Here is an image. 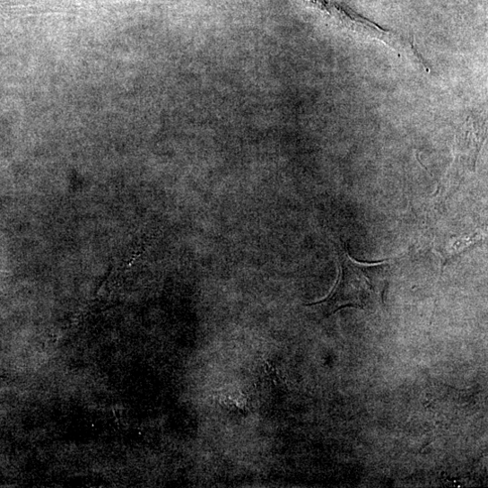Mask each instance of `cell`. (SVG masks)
<instances>
[{"instance_id": "cell-1", "label": "cell", "mask_w": 488, "mask_h": 488, "mask_svg": "<svg viewBox=\"0 0 488 488\" xmlns=\"http://www.w3.org/2000/svg\"><path fill=\"white\" fill-rule=\"evenodd\" d=\"M337 261L339 277L332 292L327 299L307 306H319L324 317H329L344 308L364 309L376 301H384L388 263H359L350 257L344 243L337 248Z\"/></svg>"}, {"instance_id": "cell-2", "label": "cell", "mask_w": 488, "mask_h": 488, "mask_svg": "<svg viewBox=\"0 0 488 488\" xmlns=\"http://www.w3.org/2000/svg\"><path fill=\"white\" fill-rule=\"evenodd\" d=\"M310 8L329 18L339 29L352 32L364 39L378 40L392 48L400 55L421 64L429 71V66L416 50L410 39L380 28L379 25L358 16L348 8L327 0H302Z\"/></svg>"}]
</instances>
